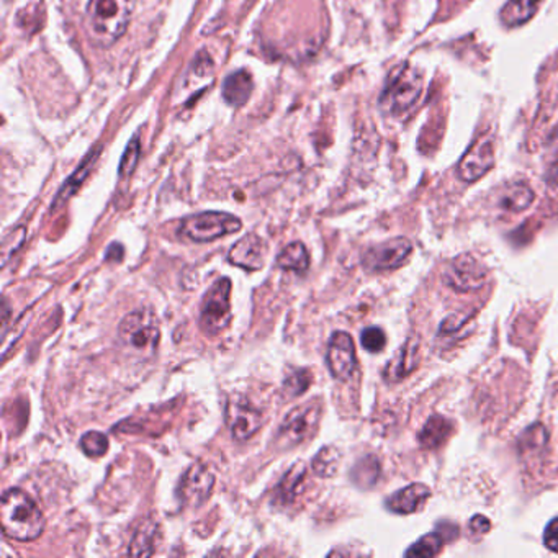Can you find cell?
Returning <instances> with one entry per match:
<instances>
[{
	"label": "cell",
	"mask_w": 558,
	"mask_h": 558,
	"mask_svg": "<svg viewBox=\"0 0 558 558\" xmlns=\"http://www.w3.org/2000/svg\"><path fill=\"white\" fill-rule=\"evenodd\" d=\"M0 522L4 534L18 542L36 541L45 531V516L38 504L20 488H10L2 496Z\"/></svg>",
	"instance_id": "cell-1"
},
{
	"label": "cell",
	"mask_w": 558,
	"mask_h": 558,
	"mask_svg": "<svg viewBox=\"0 0 558 558\" xmlns=\"http://www.w3.org/2000/svg\"><path fill=\"white\" fill-rule=\"evenodd\" d=\"M133 0H88L86 25L88 38L100 48L112 46L127 32Z\"/></svg>",
	"instance_id": "cell-2"
},
{
	"label": "cell",
	"mask_w": 558,
	"mask_h": 558,
	"mask_svg": "<svg viewBox=\"0 0 558 558\" xmlns=\"http://www.w3.org/2000/svg\"><path fill=\"white\" fill-rule=\"evenodd\" d=\"M423 76L415 67L401 66L391 74L387 88L380 96L383 112L391 117H401L409 112L423 94Z\"/></svg>",
	"instance_id": "cell-3"
},
{
	"label": "cell",
	"mask_w": 558,
	"mask_h": 558,
	"mask_svg": "<svg viewBox=\"0 0 558 558\" xmlns=\"http://www.w3.org/2000/svg\"><path fill=\"white\" fill-rule=\"evenodd\" d=\"M119 337L127 349L136 354H152L160 341V325L156 315L151 310L128 313L119 326Z\"/></svg>",
	"instance_id": "cell-4"
},
{
	"label": "cell",
	"mask_w": 558,
	"mask_h": 558,
	"mask_svg": "<svg viewBox=\"0 0 558 558\" xmlns=\"http://www.w3.org/2000/svg\"><path fill=\"white\" fill-rule=\"evenodd\" d=\"M232 280L220 279L208 290L200 306V326L208 336L223 333L232 323Z\"/></svg>",
	"instance_id": "cell-5"
},
{
	"label": "cell",
	"mask_w": 558,
	"mask_h": 558,
	"mask_svg": "<svg viewBox=\"0 0 558 558\" xmlns=\"http://www.w3.org/2000/svg\"><path fill=\"white\" fill-rule=\"evenodd\" d=\"M241 228L243 223L238 216L224 212H203L185 218L181 234L193 243H210L240 232Z\"/></svg>",
	"instance_id": "cell-6"
},
{
	"label": "cell",
	"mask_w": 558,
	"mask_h": 558,
	"mask_svg": "<svg viewBox=\"0 0 558 558\" xmlns=\"http://www.w3.org/2000/svg\"><path fill=\"white\" fill-rule=\"evenodd\" d=\"M319 418H321V405L318 401H310L294 408L284 419V423L280 424L275 444L280 449H292L308 440L316 432Z\"/></svg>",
	"instance_id": "cell-7"
},
{
	"label": "cell",
	"mask_w": 558,
	"mask_h": 558,
	"mask_svg": "<svg viewBox=\"0 0 558 558\" xmlns=\"http://www.w3.org/2000/svg\"><path fill=\"white\" fill-rule=\"evenodd\" d=\"M226 424L232 439L244 442L253 438L263 426V413L246 397L234 393L226 403Z\"/></svg>",
	"instance_id": "cell-8"
},
{
	"label": "cell",
	"mask_w": 558,
	"mask_h": 558,
	"mask_svg": "<svg viewBox=\"0 0 558 558\" xmlns=\"http://www.w3.org/2000/svg\"><path fill=\"white\" fill-rule=\"evenodd\" d=\"M488 279V269L485 264L471 254L455 257L444 271V282L457 292L469 294L485 285Z\"/></svg>",
	"instance_id": "cell-9"
},
{
	"label": "cell",
	"mask_w": 558,
	"mask_h": 558,
	"mask_svg": "<svg viewBox=\"0 0 558 558\" xmlns=\"http://www.w3.org/2000/svg\"><path fill=\"white\" fill-rule=\"evenodd\" d=\"M215 487V477L203 463H193L177 487V498L184 506L199 508L207 501Z\"/></svg>",
	"instance_id": "cell-10"
},
{
	"label": "cell",
	"mask_w": 558,
	"mask_h": 558,
	"mask_svg": "<svg viewBox=\"0 0 558 558\" xmlns=\"http://www.w3.org/2000/svg\"><path fill=\"white\" fill-rule=\"evenodd\" d=\"M411 253V241L407 238H395L368 249L364 254V267L368 271H393L405 265Z\"/></svg>",
	"instance_id": "cell-11"
},
{
	"label": "cell",
	"mask_w": 558,
	"mask_h": 558,
	"mask_svg": "<svg viewBox=\"0 0 558 558\" xmlns=\"http://www.w3.org/2000/svg\"><path fill=\"white\" fill-rule=\"evenodd\" d=\"M327 367L337 380H349L357 367L356 346L351 336L344 331H337L331 336L327 344Z\"/></svg>",
	"instance_id": "cell-12"
},
{
	"label": "cell",
	"mask_w": 558,
	"mask_h": 558,
	"mask_svg": "<svg viewBox=\"0 0 558 558\" xmlns=\"http://www.w3.org/2000/svg\"><path fill=\"white\" fill-rule=\"evenodd\" d=\"M493 166H495L493 141L490 138H483L479 143L473 144L460 160L457 174L465 182H475L485 176Z\"/></svg>",
	"instance_id": "cell-13"
},
{
	"label": "cell",
	"mask_w": 558,
	"mask_h": 558,
	"mask_svg": "<svg viewBox=\"0 0 558 558\" xmlns=\"http://www.w3.org/2000/svg\"><path fill=\"white\" fill-rule=\"evenodd\" d=\"M228 261L244 271H261L265 261V243L251 232L232 246Z\"/></svg>",
	"instance_id": "cell-14"
},
{
	"label": "cell",
	"mask_w": 558,
	"mask_h": 558,
	"mask_svg": "<svg viewBox=\"0 0 558 558\" xmlns=\"http://www.w3.org/2000/svg\"><path fill=\"white\" fill-rule=\"evenodd\" d=\"M419 366V341L418 337H409L401 346L397 356L390 360L388 367L385 368V378L390 382H398L413 374Z\"/></svg>",
	"instance_id": "cell-15"
},
{
	"label": "cell",
	"mask_w": 558,
	"mask_h": 558,
	"mask_svg": "<svg viewBox=\"0 0 558 558\" xmlns=\"http://www.w3.org/2000/svg\"><path fill=\"white\" fill-rule=\"evenodd\" d=\"M431 498V488L423 483H413L399 490L387 500V508L397 514H411Z\"/></svg>",
	"instance_id": "cell-16"
},
{
	"label": "cell",
	"mask_w": 558,
	"mask_h": 558,
	"mask_svg": "<svg viewBox=\"0 0 558 558\" xmlns=\"http://www.w3.org/2000/svg\"><path fill=\"white\" fill-rule=\"evenodd\" d=\"M306 479V465L304 462H296L290 470L280 480L279 487L274 491V498L279 506H287L295 501L296 496L302 491Z\"/></svg>",
	"instance_id": "cell-17"
},
{
	"label": "cell",
	"mask_w": 558,
	"mask_h": 558,
	"mask_svg": "<svg viewBox=\"0 0 558 558\" xmlns=\"http://www.w3.org/2000/svg\"><path fill=\"white\" fill-rule=\"evenodd\" d=\"M253 88H254V82H253V76L248 71L241 69V71L232 72L224 80V100L232 107H241L248 102L249 97L253 94Z\"/></svg>",
	"instance_id": "cell-18"
},
{
	"label": "cell",
	"mask_w": 558,
	"mask_h": 558,
	"mask_svg": "<svg viewBox=\"0 0 558 558\" xmlns=\"http://www.w3.org/2000/svg\"><path fill=\"white\" fill-rule=\"evenodd\" d=\"M452 431H454V426L447 418L432 415L419 432V444L428 450L438 449L446 442L447 439L450 438Z\"/></svg>",
	"instance_id": "cell-19"
},
{
	"label": "cell",
	"mask_w": 558,
	"mask_h": 558,
	"mask_svg": "<svg viewBox=\"0 0 558 558\" xmlns=\"http://www.w3.org/2000/svg\"><path fill=\"white\" fill-rule=\"evenodd\" d=\"M543 0H510L501 10V22L506 26H521L529 22L542 5Z\"/></svg>",
	"instance_id": "cell-20"
},
{
	"label": "cell",
	"mask_w": 558,
	"mask_h": 558,
	"mask_svg": "<svg viewBox=\"0 0 558 558\" xmlns=\"http://www.w3.org/2000/svg\"><path fill=\"white\" fill-rule=\"evenodd\" d=\"M98 152H100V148H97L96 151L90 152L88 158L84 160V162H82V166L69 177V181L63 185V189L57 193V200L53 203V210L63 207L64 203L71 199L76 191H79L80 185L84 184V181L88 179V172L94 168L97 158H98Z\"/></svg>",
	"instance_id": "cell-21"
},
{
	"label": "cell",
	"mask_w": 558,
	"mask_h": 558,
	"mask_svg": "<svg viewBox=\"0 0 558 558\" xmlns=\"http://www.w3.org/2000/svg\"><path fill=\"white\" fill-rule=\"evenodd\" d=\"M277 265L284 271L296 272L305 274L310 267V254L304 243H292L287 248L282 249L277 257Z\"/></svg>",
	"instance_id": "cell-22"
},
{
	"label": "cell",
	"mask_w": 558,
	"mask_h": 558,
	"mask_svg": "<svg viewBox=\"0 0 558 558\" xmlns=\"http://www.w3.org/2000/svg\"><path fill=\"white\" fill-rule=\"evenodd\" d=\"M534 199V191L531 187L526 184H514L502 191L500 205L511 213H521L532 205Z\"/></svg>",
	"instance_id": "cell-23"
},
{
	"label": "cell",
	"mask_w": 558,
	"mask_h": 558,
	"mask_svg": "<svg viewBox=\"0 0 558 558\" xmlns=\"http://www.w3.org/2000/svg\"><path fill=\"white\" fill-rule=\"evenodd\" d=\"M156 532L158 527L151 521H146L141 524V527L136 531L133 541L129 542L128 555H135V557H148L154 553V541H156Z\"/></svg>",
	"instance_id": "cell-24"
},
{
	"label": "cell",
	"mask_w": 558,
	"mask_h": 558,
	"mask_svg": "<svg viewBox=\"0 0 558 558\" xmlns=\"http://www.w3.org/2000/svg\"><path fill=\"white\" fill-rule=\"evenodd\" d=\"M446 542V537L436 529L431 534L424 535L418 542L413 543L407 551V557L429 558L439 555L442 551V545Z\"/></svg>",
	"instance_id": "cell-25"
},
{
	"label": "cell",
	"mask_w": 558,
	"mask_h": 558,
	"mask_svg": "<svg viewBox=\"0 0 558 558\" xmlns=\"http://www.w3.org/2000/svg\"><path fill=\"white\" fill-rule=\"evenodd\" d=\"M549 442V432L542 424H534L522 432L519 439V450L521 454H535L541 452Z\"/></svg>",
	"instance_id": "cell-26"
},
{
	"label": "cell",
	"mask_w": 558,
	"mask_h": 558,
	"mask_svg": "<svg viewBox=\"0 0 558 558\" xmlns=\"http://www.w3.org/2000/svg\"><path fill=\"white\" fill-rule=\"evenodd\" d=\"M341 462V452L336 447H325L319 450L318 455L313 459V471L318 477H335Z\"/></svg>",
	"instance_id": "cell-27"
},
{
	"label": "cell",
	"mask_w": 558,
	"mask_h": 558,
	"mask_svg": "<svg viewBox=\"0 0 558 558\" xmlns=\"http://www.w3.org/2000/svg\"><path fill=\"white\" fill-rule=\"evenodd\" d=\"M380 475V463L374 455H367L360 459L352 470V480L362 488H370Z\"/></svg>",
	"instance_id": "cell-28"
},
{
	"label": "cell",
	"mask_w": 558,
	"mask_h": 558,
	"mask_svg": "<svg viewBox=\"0 0 558 558\" xmlns=\"http://www.w3.org/2000/svg\"><path fill=\"white\" fill-rule=\"evenodd\" d=\"M80 447L88 457H102L108 450V439L102 432L88 431L80 438Z\"/></svg>",
	"instance_id": "cell-29"
},
{
	"label": "cell",
	"mask_w": 558,
	"mask_h": 558,
	"mask_svg": "<svg viewBox=\"0 0 558 558\" xmlns=\"http://www.w3.org/2000/svg\"><path fill=\"white\" fill-rule=\"evenodd\" d=\"M311 375L308 370H296L295 374L288 375L284 382V393L290 398H296L308 390Z\"/></svg>",
	"instance_id": "cell-30"
},
{
	"label": "cell",
	"mask_w": 558,
	"mask_h": 558,
	"mask_svg": "<svg viewBox=\"0 0 558 558\" xmlns=\"http://www.w3.org/2000/svg\"><path fill=\"white\" fill-rule=\"evenodd\" d=\"M475 311H455L452 315H449L439 329V335L447 336L454 335L459 329H462L471 318H473Z\"/></svg>",
	"instance_id": "cell-31"
},
{
	"label": "cell",
	"mask_w": 558,
	"mask_h": 558,
	"mask_svg": "<svg viewBox=\"0 0 558 558\" xmlns=\"http://www.w3.org/2000/svg\"><path fill=\"white\" fill-rule=\"evenodd\" d=\"M360 343H362L366 351L380 352L385 347V344H387V336H385L380 327H367V329L362 331Z\"/></svg>",
	"instance_id": "cell-32"
},
{
	"label": "cell",
	"mask_w": 558,
	"mask_h": 558,
	"mask_svg": "<svg viewBox=\"0 0 558 558\" xmlns=\"http://www.w3.org/2000/svg\"><path fill=\"white\" fill-rule=\"evenodd\" d=\"M140 140L135 138L133 141H129L128 144L127 151L123 154V160L120 164V176L127 177L129 174H133L136 164H138V158H140Z\"/></svg>",
	"instance_id": "cell-33"
},
{
	"label": "cell",
	"mask_w": 558,
	"mask_h": 558,
	"mask_svg": "<svg viewBox=\"0 0 558 558\" xmlns=\"http://www.w3.org/2000/svg\"><path fill=\"white\" fill-rule=\"evenodd\" d=\"M543 543L549 551L558 553V518L552 519L543 532Z\"/></svg>",
	"instance_id": "cell-34"
},
{
	"label": "cell",
	"mask_w": 558,
	"mask_h": 558,
	"mask_svg": "<svg viewBox=\"0 0 558 558\" xmlns=\"http://www.w3.org/2000/svg\"><path fill=\"white\" fill-rule=\"evenodd\" d=\"M491 529V522L487 516H473L470 521V531L473 534H487L488 531Z\"/></svg>",
	"instance_id": "cell-35"
},
{
	"label": "cell",
	"mask_w": 558,
	"mask_h": 558,
	"mask_svg": "<svg viewBox=\"0 0 558 558\" xmlns=\"http://www.w3.org/2000/svg\"><path fill=\"white\" fill-rule=\"evenodd\" d=\"M123 254H125V249L119 243H113L112 246L108 248L107 251V255H105V259L108 261V263H120L121 259H123Z\"/></svg>",
	"instance_id": "cell-36"
},
{
	"label": "cell",
	"mask_w": 558,
	"mask_h": 558,
	"mask_svg": "<svg viewBox=\"0 0 558 558\" xmlns=\"http://www.w3.org/2000/svg\"><path fill=\"white\" fill-rule=\"evenodd\" d=\"M547 181H549V184L558 187V160L555 162V164H553V166H552L551 170H549Z\"/></svg>",
	"instance_id": "cell-37"
},
{
	"label": "cell",
	"mask_w": 558,
	"mask_h": 558,
	"mask_svg": "<svg viewBox=\"0 0 558 558\" xmlns=\"http://www.w3.org/2000/svg\"><path fill=\"white\" fill-rule=\"evenodd\" d=\"M549 144H551V148L553 151L558 152V128L552 133L551 143Z\"/></svg>",
	"instance_id": "cell-38"
}]
</instances>
